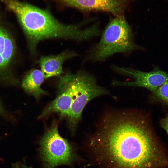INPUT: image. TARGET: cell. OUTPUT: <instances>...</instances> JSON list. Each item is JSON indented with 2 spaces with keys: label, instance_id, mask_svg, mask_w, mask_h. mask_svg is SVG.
Instances as JSON below:
<instances>
[{
  "label": "cell",
  "instance_id": "cell-1",
  "mask_svg": "<svg viewBox=\"0 0 168 168\" xmlns=\"http://www.w3.org/2000/svg\"><path fill=\"white\" fill-rule=\"evenodd\" d=\"M89 147L103 168H166L168 157L146 119L133 111L106 114Z\"/></svg>",
  "mask_w": 168,
  "mask_h": 168
},
{
  "label": "cell",
  "instance_id": "cell-2",
  "mask_svg": "<svg viewBox=\"0 0 168 168\" xmlns=\"http://www.w3.org/2000/svg\"><path fill=\"white\" fill-rule=\"evenodd\" d=\"M1 1L17 17L33 51L39 42L46 39L61 38L80 41L99 34L96 25L82 29L80 25L61 23L48 11L18 0Z\"/></svg>",
  "mask_w": 168,
  "mask_h": 168
},
{
  "label": "cell",
  "instance_id": "cell-3",
  "mask_svg": "<svg viewBox=\"0 0 168 168\" xmlns=\"http://www.w3.org/2000/svg\"><path fill=\"white\" fill-rule=\"evenodd\" d=\"M67 85L72 93V102L67 115L69 128L74 131L81 118L82 111L86 104L93 98L107 94L108 91L97 84L95 78L84 72L75 74L67 73L60 78Z\"/></svg>",
  "mask_w": 168,
  "mask_h": 168
},
{
  "label": "cell",
  "instance_id": "cell-4",
  "mask_svg": "<svg viewBox=\"0 0 168 168\" xmlns=\"http://www.w3.org/2000/svg\"><path fill=\"white\" fill-rule=\"evenodd\" d=\"M138 47L131 28L121 15L110 21L100 41L92 49L91 56L95 60L100 61L116 53L129 52Z\"/></svg>",
  "mask_w": 168,
  "mask_h": 168
},
{
  "label": "cell",
  "instance_id": "cell-5",
  "mask_svg": "<svg viewBox=\"0 0 168 168\" xmlns=\"http://www.w3.org/2000/svg\"><path fill=\"white\" fill-rule=\"evenodd\" d=\"M40 143V155L44 168L69 164L74 159L72 146L58 133L57 121L47 129Z\"/></svg>",
  "mask_w": 168,
  "mask_h": 168
},
{
  "label": "cell",
  "instance_id": "cell-6",
  "mask_svg": "<svg viewBox=\"0 0 168 168\" xmlns=\"http://www.w3.org/2000/svg\"><path fill=\"white\" fill-rule=\"evenodd\" d=\"M113 68L117 72L134 79L129 82L114 81L112 83L114 86L142 87L153 92L168 81V73L157 68L147 72L116 66H113Z\"/></svg>",
  "mask_w": 168,
  "mask_h": 168
},
{
  "label": "cell",
  "instance_id": "cell-7",
  "mask_svg": "<svg viewBox=\"0 0 168 168\" xmlns=\"http://www.w3.org/2000/svg\"><path fill=\"white\" fill-rule=\"evenodd\" d=\"M58 86L57 96L44 108L39 116V119L54 113H60L62 117L67 115L72 104V93L67 85L60 79L58 81Z\"/></svg>",
  "mask_w": 168,
  "mask_h": 168
},
{
  "label": "cell",
  "instance_id": "cell-8",
  "mask_svg": "<svg viewBox=\"0 0 168 168\" xmlns=\"http://www.w3.org/2000/svg\"><path fill=\"white\" fill-rule=\"evenodd\" d=\"M77 55L74 52L65 51L57 55L41 56L38 63L45 79L60 76L64 73L62 66L66 60Z\"/></svg>",
  "mask_w": 168,
  "mask_h": 168
},
{
  "label": "cell",
  "instance_id": "cell-9",
  "mask_svg": "<svg viewBox=\"0 0 168 168\" xmlns=\"http://www.w3.org/2000/svg\"><path fill=\"white\" fill-rule=\"evenodd\" d=\"M129 0H80L81 9L107 12L120 16Z\"/></svg>",
  "mask_w": 168,
  "mask_h": 168
},
{
  "label": "cell",
  "instance_id": "cell-10",
  "mask_svg": "<svg viewBox=\"0 0 168 168\" xmlns=\"http://www.w3.org/2000/svg\"><path fill=\"white\" fill-rule=\"evenodd\" d=\"M0 16V69L6 67L14 56L15 45L12 37L2 24Z\"/></svg>",
  "mask_w": 168,
  "mask_h": 168
},
{
  "label": "cell",
  "instance_id": "cell-11",
  "mask_svg": "<svg viewBox=\"0 0 168 168\" xmlns=\"http://www.w3.org/2000/svg\"><path fill=\"white\" fill-rule=\"evenodd\" d=\"M45 79L40 70L34 69L31 71L24 77L22 82V87L27 93L34 96L37 100L47 93L41 87Z\"/></svg>",
  "mask_w": 168,
  "mask_h": 168
},
{
  "label": "cell",
  "instance_id": "cell-12",
  "mask_svg": "<svg viewBox=\"0 0 168 168\" xmlns=\"http://www.w3.org/2000/svg\"><path fill=\"white\" fill-rule=\"evenodd\" d=\"M153 93L157 99L168 105V81L160 86Z\"/></svg>",
  "mask_w": 168,
  "mask_h": 168
},
{
  "label": "cell",
  "instance_id": "cell-13",
  "mask_svg": "<svg viewBox=\"0 0 168 168\" xmlns=\"http://www.w3.org/2000/svg\"><path fill=\"white\" fill-rule=\"evenodd\" d=\"M160 124L161 127L168 134V115L162 119L160 121Z\"/></svg>",
  "mask_w": 168,
  "mask_h": 168
},
{
  "label": "cell",
  "instance_id": "cell-14",
  "mask_svg": "<svg viewBox=\"0 0 168 168\" xmlns=\"http://www.w3.org/2000/svg\"><path fill=\"white\" fill-rule=\"evenodd\" d=\"M19 165L18 163L15 164L13 166V168H19Z\"/></svg>",
  "mask_w": 168,
  "mask_h": 168
},
{
  "label": "cell",
  "instance_id": "cell-15",
  "mask_svg": "<svg viewBox=\"0 0 168 168\" xmlns=\"http://www.w3.org/2000/svg\"><path fill=\"white\" fill-rule=\"evenodd\" d=\"M1 109H1V106L0 105V112L1 111Z\"/></svg>",
  "mask_w": 168,
  "mask_h": 168
},
{
  "label": "cell",
  "instance_id": "cell-16",
  "mask_svg": "<svg viewBox=\"0 0 168 168\" xmlns=\"http://www.w3.org/2000/svg\"><path fill=\"white\" fill-rule=\"evenodd\" d=\"M24 168H30L24 167Z\"/></svg>",
  "mask_w": 168,
  "mask_h": 168
}]
</instances>
